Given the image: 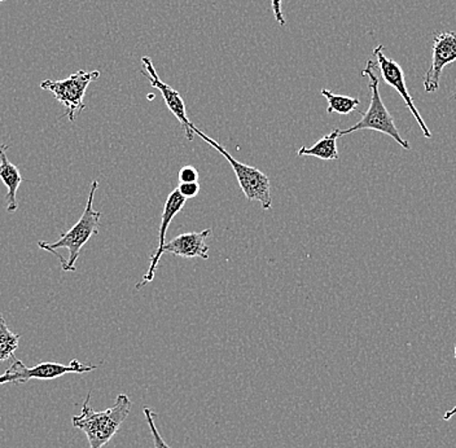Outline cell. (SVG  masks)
<instances>
[{
	"instance_id": "obj_1",
	"label": "cell",
	"mask_w": 456,
	"mask_h": 448,
	"mask_svg": "<svg viewBox=\"0 0 456 448\" xmlns=\"http://www.w3.org/2000/svg\"><path fill=\"white\" fill-rule=\"evenodd\" d=\"M90 401L91 394H88L82 406L81 415L73 416L71 424L85 433L90 448H102L110 442L126 420L133 403L126 394H119L113 407L105 411H95L90 406Z\"/></svg>"
},
{
	"instance_id": "obj_2",
	"label": "cell",
	"mask_w": 456,
	"mask_h": 448,
	"mask_svg": "<svg viewBox=\"0 0 456 448\" xmlns=\"http://www.w3.org/2000/svg\"><path fill=\"white\" fill-rule=\"evenodd\" d=\"M99 182L94 181L91 184L90 195H88L87 204H86L84 214L79 221L77 222L68 232L62 233L61 238L56 242L39 241L38 247L45 252L53 254L59 249H68V257L65 266L61 267L65 273H74L76 271L77 259L79 258L82 248L87 244L88 240L93 236L98 235L99 221L102 213L94 209V197L98 190Z\"/></svg>"
},
{
	"instance_id": "obj_3",
	"label": "cell",
	"mask_w": 456,
	"mask_h": 448,
	"mask_svg": "<svg viewBox=\"0 0 456 448\" xmlns=\"http://www.w3.org/2000/svg\"><path fill=\"white\" fill-rule=\"evenodd\" d=\"M376 68H379L378 61L370 59L367 61L366 69L362 70V76L369 77L370 79V102L369 110H366L361 121L355 124L354 126L346 128V130H340V136L362 130L379 131V133L395 139V142H397L404 150L410 151L411 147H410L409 142L402 138L392 114L389 113L383 100H381L380 90H379L380 81H379L378 74H376Z\"/></svg>"
},
{
	"instance_id": "obj_4",
	"label": "cell",
	"mask_w": 456,
	"mask_h": 448,
	"mask_svg": "<svg viewBox=\"0 0 456 448\" xmlns=\"http://www.w3.org/2000/svg\"><path fill=\"white\" fill-rule=\"evenodd\" d=\"M195 134L227 159L228 164L231 165L233 173H235L236 178H238L239 185H240L245 197L249 201L259 202L262 205V209L269 210L271 204H273L269 176L265 175L258 168L248 167V165L241 164L238 159H233L218 142L205 135L200 128H195Z\"/></svg>"
},
{
	"instance_id": "obj_5",
	"label": "cell",
	"mask_w": 456,
	"mask_h": 448,
	"mask_svg": "<svg viewBox=\"0 0 456 448\" xmlns=\"http://www.w3.org/2000/svg\"><path fill=\"white\" fill-rule=\"evenodd\" d=\"M100 77V71L78 70L71 74L62 81H43L41 88L50 91L57 102L65 108L64 117L67 116L70 122L76 121L77 114L85 110V95L88 86L96 81Z\"/></svg>"
},
{
	"instance_id": "obj_6",
	"label": "cell",
	"mask_w": 456,
	"mask_h": 448,
	"mask_svg": "<svg viewBox=\"0 0 456 448\" xmlns=\"http://www.w3.org/2000/svg\"><path fill=\"white\" fill-rule=\"evenodd\" d=\"M98 368L99 365L82 364L78 359H73L68 365L45 362V363L34 365V367H28L21 361L16 359L7 368V371L0 376V385L27 384L30 379H55L68 375V373L82 375V373L91 372V371L98 370Z\"/></svg>"
},
{
	"instance_id": "obj_7",
	"label": "cell",
	"mask_w": 456,
	"mask_h": 448,
	"mask_svg": "<svg viewBox=\"0 0 456 448\" xmlns=\"http://www.w3.org/2000/svg\"><path fill=\"white\" fill-rule=\"evenodd\" d=\"M373 56H375L376 61H378L379 69L381 71L385 84L395 88L399 95H401V98L404 100V104L407 105L410 112L415 117L416 122H418L419 126H420L421 131L424 133V136L428 139L432 138V133L428 128L421 114L419 113L418 108L415 107V102H413L411 95H410L409 90H407L403 69H402L401 65L395 61V60L387 59L385 56L383 45H379L373 50Z\"/></svg>"
},
{
	"instance_id": "obj_8",
	"label": "cell",
	"mask_w": 456,
	"mask_h": 448,
	"mask_svg": "<svg viewBox=\"0 0 456 448\" xmlns=\"http://www.w3.org/2000/svg\"><path fill=\"white\" fill-rule=\"evenodd\" d=\"M432 64L424 76L427 93H435L440 88L442 71L446 65L456 61V33L444 31L433 39Z\"/></svg>"
},
{
	"instance_id": "obj_9",
	"label": "cell",
	"mask_w": 456,
	"mask_h": 448,
	"mask_svg": "<svg viewBox=\"0 0 456 448\" xmlns=\"http://www.w3.org/2000/svg\"><path fill=\"white\" fill-rule=\"evenodd\" d=\"M142 65H144V69L147 70V73H144V71H142V73L150 79V84L162 94V98H164L165 102H167L170 112L175 116L182 128H183L185 138H187L188 142H192L193 136L196 135V126L190 121V118H188L187 112H185V104L183 99H182L181 94L174 90L173 87H170L169 85L162 82V79H159V74H157L155 69V65H153L152 60H151L150 57H142Z\"/></svg>"
},
{
	"instance_id": "obj_10",
	"label": "cell",
	"mask_w": 456,
	"mask_h": 448,
	"mask_svg": "<svg viewBox=\"0 0 456 448\" xmlns=\"http://www.w3.org/2000/svg\"><path fill=\"white\" fill-rule=\"evenodd\" d=\"M185 201H187V200L179 193L176 188L170 193L169 197H167V202H165L164 211H162L161 225H159V247H157L155 253L151 257L150 268H148L147 273L142 276V281L136 284V289H142L148 282L155 281L159 262V259H161L162 254H164L162 249H164L165 244H167L165 238H167V228H169V224L173 222V219L175 218L176 214L183 209Z\"/></svg>"
},
{
	"instance_id": "obj_11",
	"label": "cell",
	"mask_w": 456,
	"mask_h": 448,
	"mask_svg": "<svg viewBox=\"0 0 456 448\" xmlns=\"http://www.w3.org/2000/svg\"><path fill=\"white\" fill-rule=\"evenodd\" d=\"M210 235H212V230L184 233V235L178 236V238L167 242L162 252L171 254L174 257H182V258L208 259L209 258V256H208L209 247L205 241Z\"/></svg>"
},
{
	"instance_id": "obj_12",
	"label": "cell",
	"mask_w": 456,
	"mask_h": 448,
	"mask_svg": "<svg viewBox=\"0 0 456 448\" xmlns=\"http://www.w3.org/2000/svg\"><path fill=\"white\" fill-rule=\"evenodd\" d=\"M8 150H10V145L0 144V179H2L3 184L8 188V193L5 195L8 204L7 211L13 214L19 208L16 199L17 191L24 179L16 165L8 159L7 153H5Z\"/></svg>"
},
{
	"instance_id": "obj_13",
	"label": "cell",
	"mask_w": 456,
	"mask_h": 448,
	"mask_svg": "<svg viewBox=\"0 0 456 448\" xmlns=\"http://www.w3.org/2000/svg\"><path fill=\"white\" fill-rule=\"evenodd\" d=\"M340 138V130L335 128L323 138L319 139L313 147H302L297 151V156H312L324 161H336L338 159V139Z\"/></svg>"
},
{
	"instance_id": "obj_14",
	"label": "cell",
	"mask_w": 456,
	"mask_h": 448,
	"mask_svg": "<svg viewBox=\"0 0 456 448\" xmlns=\"http://www.w3.org/2000/svg\"><path fill=\"white\" fill-rule=\"evenodd\" d=\"M20 338L21 336L10 330L4 316L0 313V363L14 358V353L19 349Z\"/></svg>"
},
{
	"instance_id": "obj_15",
	"label": "cell",
	"mask_w": 456,
	"mask_h": 448,
	"mask_svg": "<svg viewBox=\"0 0 456 448\" xmlns=\"http://www.w3.org/2000/svg\"><path fill=\"white\" fill-rule=\"evenodd\" d=\"M322 95L327 99L328 114L338 113L345 116V114L352 113L353 110H355L356 108L359 107V104H361V100L359 99L350 98V96L345 95H336V94L330 93V91L326 90V88L322 90Z\"/></svg>"
},
{
	"instance_id": "obj_16",
	"label": "cell",
	"mask_w": 456,
	"mask_h": 448,
	"mask_svg": "<svg viewBox=\"0 0 456 448\" xmlns=\"http://www.w3.org/2000/svg\"><path fill=\"white\" fill-rule=\"evenodd\" d=\"M144 415L148 427H150L151 433H152L153 444H155V448H170L167 446V442L164 441V438H162L161 435H159V430H157L155 424V419L157 416L156 413L153 412L151 408L145 407Z\"/></svg>"
},
{
	"instance_id": "obj_17",
	"label": "cell",
	"mask_w": 456,
	"mask_h": 448,
	"mask_svg": "<svg viewBox=\"0 0 456 448\" xmlns=\"http://www.w3.org/2000/svg\"><path fill=\"white\" fill-rule=\"evenodd\" d=\"M176 190L179 191L182 196L184 197L185 200L193 199L200 193V184L198 182L195 183H179L178 188Z\"/></svg>"
},
{
	"instance_id": "obj_18",
	"label": "cell",
	"mask_w": 456,
	"mask_h": 448,
	"mask_svg": "<svg viewBox=\"0 0 456 448\" xmlns=\"http://www.w3.org/2000/svg\"><path fill=\"white\" fill-rule=\"evenodd\" d=\"M179 183H195L199 182L198 168L187 165L179 170L178 174Z\"/></svg>"
},
{
	"instance_id": "obj_19",
	"label": "cell",
	"mask_w": 456,
	"mask_h": 448,
	"mask_svg": "<svg viewBox=\"0 0 456 448\" xmlns=\"http://www.w3.org/2000/svg\"><path fill=\"white\" fill-rule=\"evenodd\" d=\"M271 4H273V12L276 22H278L281 28H284L287 21H285L283 11H281V0H271Z\"/></svg>"
},
{
	"instance_id": "obj_20",
	"label": "cell",
	"mask_w": 456,
	"mask_h": 448,
	"mask_svg": "<svg viewBox=\"0 0 456 448\" xmlns=\"http://www.w3.org/2000/svg\"><path fill=\"white\" fill-rule=\"evenodd\" d=\"M455 415H456V406H455V407H452V410L447 411V412H446V413H444V421L452 420V416H455Z\"/></svg>"
},
{
	"instance_id": "obj_21",
	"label": "cell",
	"mask_w": 456,
	"mask_h": 448,
	"mask_svg": "<svg viewBox=\"0 0 456 448\" xmlns=\"http://www.w3.org/2000/svg\"><path fill=\"white\" fill-rule=\"evenodd\" d=\"M4 2H7V0H0V4H2V3H4Z\"/></svg>"
},
{
	"instance_id": "obj_22",
	"label": "cell",
	"mask_w": 456,
	"mask_h": 448,
	"mask_svg": "<svg viewBox=\"0 0 456 448\" xmlns=\"http://www.w3.org/2000/svg\"><path fill=\"white\" fill-rule=\"evenodd\" d=\"M454 356H455V359H456V344H455Z\"/></svg>"
},
{
	"instance_id": "obj_23",
	"label": "cell",
	"mask_w": 456,
	"mask_h": 448,
	"mask_svg": "<svg viewBox=\"0 0 456 448\" xmlns=\"http://www.w3.org/2000/svg\"><path fill=\"white\" fill-rule=\"evenodd\" d=\"M455 96H456V94H455Z\"/></svg>"
}]
</instances>
